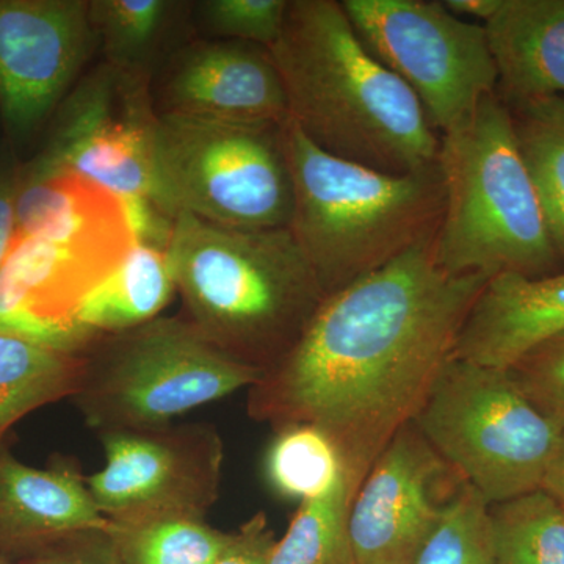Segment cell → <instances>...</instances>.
I'll return each instance as SVG.
<instances>
[{"label":"cell","mask_w":564,"mask_h":564,"mask_svg":"<svg viewBox=\"0 0 564 564\" xmlns=\"http://www.w3.org/2000/svg\"><path fill=\"white\" fill-rule=\"evenodd\" d=\"M261 377V370L218 350L184 315H161L96 337L82 352L70 400L98 434L155 429L250 389Z\"/></svg>","instance_id":"8992f818"},{"label":"cell","mask_w":564,"mask_h":564,"mask_svg":"<svg viewBox=\"0 0 564 564\" xmlns=\"http://www.w3.org/2000/svg\"><path fill=\"white\" fill-rule=\"evenodd\" d=\"M340 3L367 50L414 93L440 135L454 131L497 93L485 25L455 17L443 0Z\"/></svg>","instance_id":"9c48e42d"},{"label":"cell","mask_w":564,"mask_h":564,"mask_svg":"<svg viewBox=\"0 0 564 564\" xmlns=\"http://www.w3.org/2000/svg\"><path fill=\"white\" fill-rule=\"evenodd\" d=\"M464 484L414 422L404 425L352 499L355 563L415 564Z\"/></svg>","instance_id":"4fadbf2b"},{"label":"cell","mask_w":564,"mask_h":564,"mask_svg":"<svg viewBox=\"0 0 564 564\" xmlns=\"http://www.w3.org/2000/svg\"><path fill=\"white\" fill-rule=\"evenodd\" d=\"M494 564H564V507L545 489L489 505Z\"/></svg>","instance_id":"484cf974"},{"label":"cell","mask_w":564,"mask_h":564,"mask_svg":"<svg viewBox=\"0 0 564 564\" xmlns=\"http://www.w3.org/2000/svg\"><path fill=\"white\" fill-rule=\"evenodd\" d=\"M485 31L507 106L564 98V0H502Z\"/></svg>","instance_id":"d6986e66"},{"label":"cell","mask_w":564,"mask_h":564,"mask_svg":"<svg viewBox=\"0 0 564 564\" xmlns=\"http://www.w3.org/2000/svg\"><path fill=\"white\" fill-rule=\"evenodd\" d=\"M107 532L126 564H212L231 538L206 518L184 514L109 521Z\"/></svg>","instance_id":"d4e9b609"},{"label":"cell","mask_w":564,"mask_h":564,"mask_svg":"<svg viewBox=\"0 0 564 564\" xmlns=\"http://www.w3.org/2000/svg\"><path fill=\"white\" fill-rule=\"evenodd\" d=\"M95 51L90 0H0V120L11 143L54 118Z\"/></svg>","instance_id":"7c38bea8"},{"label":"cell","mask_w":564,"mask_h":564,"mask_svg":"<svg viewBox=\"0 0 564 564\" xmlns=\"http://www.w3.org/2000/svg\"><path fill=\"white\" fill-rule=\"evenodd\" d=\"M270 51L289 120L322 151L392 174L437 162L441 135L422 104L367 50L343 3L289 0Z\"/></svg>","instance_id":"7a4b0ae2"},{"label":"cell","mask_w":564,"mask_h":564,"mask_svg":"<svg viewBox=\"0 0 564 564\" xmlns=\"http://www.w3.org/2000/svg\"><path fill=\"white\" fill-rule=\"evenodd\" d=\"M0 564H14L11 562L10 558H7V556L0 555Z\"/></svg>","instance_id":"d590c367"},{"label":"cell","mask_w":564,"mask_h":564,"mask_svg":"<svg viewBox=\"0 0 564 564\" xmlns=\"http://www.w3.org/2000/svg\"><path fill=\"white\" fill-rule=\"evenodd\" d=\"M107 524L74 459L39 469L0 445V555L17 560L66 534Z\"/></svg>","instance_id":"2e32d148"},{"label":"cell","mask_w":564,"mask_h":564,"mask_svg":"<svg viewBox=\"0 0 564 564\" xmlns=\"http://www.w3.org/2000/svg\"><path fill=\"white\" fill-rule=\"evenodd\" d=\"M413 422L489 505L543 488L564 429L527 399L507 369L455 356Z\"/></svg>","instance_id":"ba28073f"},{"label":"cell","mask_w":564,"mask_h":564,"mask_svg":"<svg viewBox=\"0 0 564 564\" xmlns=\"http://www.w3.org/2000/svg\"><path fill=\"white\" fill-rule=\"evenodd\" d=\"M22 239L87 247L133 245L120 196L80 174L36 159L18 172L11 242Z\"/></svg>","instance_id":"e0dca14e"},{"label":"cell","mask_w":564,"mask_h":564,"mask_svg":"<svg viewBox=\"0 0 564 564\" xmlns=\"http://www.w3.org/2000/svg\"><path fill=\"white\" fill-rule=\"evenodd\" d=\"M131 248L11 242L0 267V333L82 355L98 334L82 328L77 311Z\"/></svg>","instance_id":"5bb4252c"},{"label":"cell","mask_w":564,"mask_h":564,"mask_svg":"<svg viewBox=\"0 0 564 564\" xmlns=\"http://www.w3.org/2000/svg\"><path fill=\"white\" fill-rule=\"evenodd\" d=\"M516 140L564 265V98L511 104Z\"/></svg>","instance_id":"603a6c76"},{"label":"cell","mask_w":564,"mask_h":564,"mask_svg":"<svg viewBox=\"0 0 564 564\" xmlns=\"http://www.w3.org/2000/svg\"><path fill=\"white\" fill-rule=\"evenodd\" d=\"M98 436L106 464L87 484L107 521L206 518L220 497L225 441L212 423H169Z\"/></svg>","instance_id":"8fae6325"},{"label":"cell","mask_w":564,"mask_h":564,"mask_svg":"<svg viewBox=\"0 0 564 564\" xmlns=\"http://www.w3.org/2000/svg\"><path fill=\"white\" fill-rule=\"evenodd\" d=\"M166 252L182 315L262 373L295 347L325 300L289 228H228L177 214Z\"/></svg>","instance_id":"3957f363"},{"label":"cell","mask_w":564,"mask_h":564,"mask_svg":"<svg viewBox=\"0 0 564 564\" xmlns=\"http://www.w3.org/2000/svg\"><path fill=\"white\" fill-rule=\"evenodd\" d=\"M14 564H126L107 527L80 530L11 560Z\"/></svg>","instance_id":"4dcf8cb0"},{"label":"cell","mask_w":564,"mask_h":564,"mask_svg":"<svg viewBox=\"0 0 564 564\" xmlns=\"http://www.w3.org/2000/svg\"><path fill=\"white\" fill-rule=\"evenodd\" d=\"M445 9L464 21L485 25L502 6V0H443Z\"/></svg>","instance_id":"836d02e7"},{"label":"cell","mask_w":564,"mask_h":564,"mask_svg":"<svg viewBox=\"0 0 564 564\" xmlns=\"http://www.w3.org/2000/svg\"><path fill=\"white\" fill-rule=\"evenodd\" d=\"M293 182L291 231L325 296L432 239L444 212L437 162L413 173L378 172L315 147L284 124Z\"/></svg>","instance_id":"277c9868"},{"label":"cell","mask_w":564,"mask_h":564,"mask_svg":"<svg viewBox=\"0 0 564 564\" xmlns=\"http://www.w3.org/2000/svg\"><path fill=\"white\" fill-rule=\"evenodd\" d=\"M174 295L166 248L133 242L120 265L85 296L76 321L98 336L128 332L161 317Z\"/></svg>","instance_id":"44dd1931"},{"label":"cell","mask_w":564,"mask_h":564,"mask_svg":"<svg viewBox=\"0 0 564 564\" xmlns=\"http://www.w3.org/2000/svg\"><path fill=\"white\" fill-rule=\"evenodd\" d=\"M284 124L158 115L155 204L228 228H291Z\"/></svg>","instance_id":"52a82bcc"},{"label":"cell","mask_w":564,"mask_h":564,"mask_svg":"<svg viewBox=\"0 0 564 564\" xmlns=\"http://www.w3.org/2000/svg\"><path fill=\"white\" fill-rule=\"evenodd\" d=\"M82 355L52 350L0 333V443L25 415L70 399L76 392Z\"/></svg>","instance_id":"7402d4cb"},{"label":"cell","mask_w":564,"mask_h":564,"mask_svg":"<svg viewBox=\"0 0 564 564\" xmlns=\"http://www.w3.org/2000/svg\"><path fill=\"white\" fill-rule=\"evenodd\" d=\"M507 370L541 413L564 425V332L536 345Z\"/></svg>","instance_id":"f546056e"},{"label":"cell","mask_w":564,"mask_h":564,"mask_svg":"<svg viewBox=\"0 0 564 564\" xmlns=\"http://www.w3.org/2000/svg\"><path fill=\"white\" fill-rule=\"evenodd\" d=\"M415 564H494L489 503L464 484Z\"/></svg>","instance_id":"83f0119b"},{"label":"cell","mask_w":564,"mask_h":564,"mask_svg":"<svg viewBox=\"0 0 564 564\" xmlns=\"http://www.w3.org/2000/svg\"><path fill=\"white\" fill-rule=\"evenodd\" d=\"M444 212L434 254L447 272L541 278L564 265L516 140L507 104L486 96L441 135Z\"/></svg>","instance_id":"5b68a950"},{"label":"cell","mask_w":564,"mask_h":564,"mask_svg":"<svg viewBox=\"0 0 564 564\" xmlns=\"http://www.w3.org/2000/svg\"><path fill=\"white\" fill-rule=\"evenodd\" d=\"M192 2L177 0H90L96 50L104 62L139 79H154L182 44L181 25L191 22Z\"/></svg>","instance_id":"ffe728a7"},{"label":"cell","mask_w":564,"mask_h":564,"mask_svg":"<svg viewBox=\"0 0 564 564\" xmlns=\"http://www.w3.org/2000/svg\"><path fill=\"white\" fill-rule=\"evenodd\" d=\"M543 489L554 496L564 507V429L554 462H552L551 469H549L547 477H545Z\"/></svg>","instance_id":"e575fe53"},{"label":"cell","mask_w":564,"mask_h":564,"mask_svg":"<svg viewBox=\"0 0 564 564\" xmlns=\"http://www.w3.org/2000/svg\"><path fill=\"white\" fill-rule=\"evenodd\" d=\"M52 120L36 161L80 174L122 202H154L158 111L150 80L101 63L80 77Z\"/></svg>","instance_id":"30bf717a"},{"label":"cell","mask_w":564,"mask_h":564,"mask_svg":"<svg viewBox=\"0 0 564 564\" xmlns=\"http://www.w3.org/2000/svg\"><path fill=\"white\" fill-rule=\"evenodd\" d=\"M344 466L333 441L310 423L278 429L265 455V477L273 491L300 502L328 489Z\"/></svg>","instance_id":"4316f807"},{"label":"cell","mask_w":564,"mask_h":564,"mask_svg":"<svg viewBox=\"0 0 564 564\" xmlns=\"http://www.w3.org/2000/svg\"><path fill=\"white\" fill-rule=\"evenodd\" d=\"M289 0L192 2L191 22L206 40H231L272 47L280 39Z\"/></svg>","instance_id":"f1b7e54d"},{"label":"cell","mask_w":564,"mask_h":564,"mask_svg":"<svg viewBox=\"0 0 564 564\" xmlns=\"http://www.w3.org/2000/svg\"><path fill=\"white\" fill-rule=\"evenodd\" d=\"M151 96L158 115L278 124L289 120L272 51L243 41L182 44L155 73Z\"/></svg>","instance_id":"9a60e30c"},{"label":"cell","mask_w":564,"mask_h":564,"mask_svg":"<svg viewBox=\"0 0 564 564\" xmlns=\"http://www.w3.org/2000/svg\"><path fill=\"white\" fill-rule=\"evenodd\" d=\"M434 237L325 296L295 347L248 389V415L274 430L317 426L364 481L414 421L489 280L447 272Z\"/></svg>","instance_id":"6da1fadb"},{"label":"cell","mask_w":564,"mask_h":564,"mask_svg":"<svg viewBox=\"0 0 564 564\" xmlns=\"http://www.w3.org/2000/svg\"><path fill=\"white\" fill-rule=\"evenodd\" d=\"M361 484L344 466L328 489L300 502L288 532L274 544L270 564H356L350 510Z\"/></svg>","instance_id":"cb8c5ba5"},{"label":"cell","mask_w":564,"mask_h":564,"mask_svg":"<svg viewBox=\"0 0 564 564\" xmlns=\"http://www.w3.org/2000/svg\"><path fill=\"white\" fill-rule=\"evenodd\" d=\"M276 541L269 518L259 511L231 533L225 551L212 564H270Z\"/></svg>","instance_id":"1f68e13d"},{"label":"cell","mask_w":564,"mask_h":564,"mask_svg":"<svg viewBox=\"0 0 564 564\" xmlns=\"http://www.w3.org/2000/svg\"><path fill=\"white\" fill-rule=\"evenodd\" d=\"M18 172L10 163H0V267L9 254L14 234V196Z\"/></svg>","instance_id":"d6a6232c"},{"label":"cell","mask_w":564,"mask_h":564,"mask_svg":"<svg viewBox=\"0 0 564 564\" xmlns=\"http://www.w3.org/2000/svg\"><path fill=\"white\" fill-rule=\"evenodd\" d=\"M564 332V270L541 278L499 274L486 282L464 322L455 358L510 369Z\"/></svg>","instance_id":"ac0fdd59"}]
</instances>
